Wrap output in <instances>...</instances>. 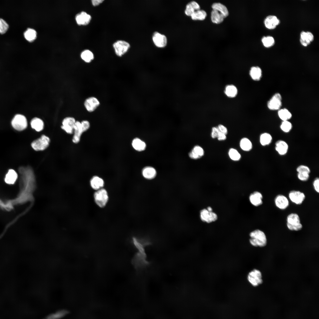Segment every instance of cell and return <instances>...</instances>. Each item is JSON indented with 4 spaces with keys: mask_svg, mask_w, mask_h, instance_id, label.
Segmentation results:
<instances>
[{
    "mask_svg": "<svg viewBox=\"0 0 319 319\" xmlns=\"http://www.w3.org/2000/svg\"><path fill=\"white\" fill-rule=\"evenodd\" d=\"M85 131L81 122L76 121L74 127V134L72 139L73 142L75 144L78 143L80 140L82 134Z\"/></svg>",
    "mask_w": 319,
    "mask_h": 319,
    "instance_id": "9a60e30c",
    "label": "cell"
},
{
    "mask_svg": "<svg viewBox=\"0 0 319 319\" xmlns=\"http://www.w3.org/2000/svg\"><path fill=\"white\" fill-rule=\"evenodd\" d=\"M288 144L283 140H278L275 143V149L281 155L286 154L288 152Z\"/></svg>",
    "mask_w": 319,
    "mask_h": 319,
    "instance_id": "44dd1931",
    "label": "cell"
},
{
    "mask_svg": "<svg viewBox=\"0 0 319 319\" xmlns=\"http://www.w3.org/2000/svg\"><path fill=\"white\" fill-rule=\"evenodd\" d=\"M93 198L95 204L101 208H104L106 205L109 199L108 191L104 188L95 191Z\"/></svg>",
    "mask_w": 319,
    "mask_h": 319,
    "instance_id": "277c9868",
    "label": "cell"
},
{
    "mask_svg": "<svg viewBox=\"0 0 319 319\" xmlns=\"http://www.w3.org/2000/svg\"><path fill=\"white\" fill-rule=\"evenodd\" d=\"M76 121L74 118L73 117H66L63 120L61 128L67 134H72L74 132Z\"/></svg>",
    "mask_w": 319,
    "mask_h": 319,
    "instance_id": "7c38bea8",
    "label": "cell"
},
{
    "mask_svg": "<svg viewBox=\"0 0 319 319\" xmlns=\"http://www.w3.org/2000/svg\"><path fill=\"white\" fill-rule=\"evenodd\" d=\"M274 203L276 206L281 210H284L289 206V202L287 198L282 194L276 196L274 199Z\"/></svg>",
    "mask_w": 319,
    "mask_h": 319,
    "instance_id": "2e32d148",
    "label": "cell"
},
{
    "mask_svg": "<svg viewBox=\"0 0 319 319\" xmlns=\"http://www.w3.org/2000/svg\"><path fill=\"white\" fill-rule=\"evenodd\" d=\"M238 92L237 87L233 84H229L225 87L224 93L228 97L233 98L235 97L237 95Z\"/></svg>",
    "mask_w": 319,
    "mask_h": 319,
    "instance_id": "484cf974",
    "label": "cell"
},
{
    "mask_svg": "<svg viewBox=\"0 0 319 319\" xmlns=\"http://www.w3.org/2000/svg\"><path fill=\"white\" fill-rule=\"evenodd\" d=\"M133 244L138 250L131 260V263L137 270L147 267L150 263L147 260V255L144 248L146 246L143 242L139 240L135 241Z\"/></svg>",
    "mask_w": 319,
    "mask_h": 319,
    "instance_id": "7a4b0ae2",
    "label": "cell"
},
{
    "mask_svg": "<svg viewBox=\"0 0 319 319\" xmlns=\"http://www.w3.org/2000/svg\"><path fill=\"white\" fill-rule=\"evenodd\" d=\"M241 148L245 151H249L252 149L253 146L251 141L248 138L244 137L242 139L240 143Z\"/></svg>",
    "mask_w": 319,
    "mask_h": 319,
    "instance_id": "1f68e13d",
    "label": "cell"
},
{
    "mask_svg": "<svg viewBox=\"0 0 319 319\" xmlns=\"http://www.w3.org/2000/svg\"><path fill=\"white\" fill-rule=\"evenodd\" d=\"M63 315V314L62 312L61 313L59 312L57 314H55L54 315H52L48 317L45 319H57L62 316Z\"/></svg>",
    "mask_w": 319,
    "mask_h": 319,
    "instance_id": "816d5d0a",
    "label": "cell"
},
{
    "mask_svg": "<svg viewBox=\"0 0 319 319\" xmlns=\"http://www.w3.org/2000/svg\"><path fill=\"white\" fill-rule=\"evenodd\" d=\"M131 145L134 149L138 152L144 151L147 147L145 142L138 137L132 139Z\"/></svg>",
    "mask_w": 319,
    "mask_h": 319,
    "instance_id": "603a6c76",
    "label": "cell"
},
{
    "mask_svg": "<svg viewBox=\"0 0 319 319\" xmlns=\"http://www.w3.org/2000/svg\"><path fill=\"white\" fill-rule=\"evenodd\" d=\"M286 221L287 223L291 225H295L301 223L299 216L295 213L289 214L287 217Z\"/></svg>",
    "mask_w": 319,
    "mask_h": 319,
    "instance_id": "4dcf8cb0",
    "label": "cell"
},
{
    "mask_svg": "<svg viewBox=\"0 0 319 319\" xmlns=\"http://www.w3.org/2000/svg\"><path fill=\"white\" fill-rule=\"evenodd\" d=\"M32 128L37 132L42 131L44 127V123L41 119L38 117L33 118L30 122Z\"/></svg>",
    "mask_w": 319,
    "mask_h": 319,
    "instance_id": "d4e9b609",
    "label": "cell"
},
{
    "mask_svg": "<svg viewBox=\"0 0 319 319\" xmlns=\"http://www.w3.org/2000/svg\"><path fill=\"white\" fill-rule=\"evenodd\" d=\"M81 57L84 61L87 63L90 62L94 58L93 53L88 50L83 51L81 53Z\"/></svg>",
    "mask_w": 319,
    "mask_h": 319,
    "instance_id": "74e56055",
    "label": "cell"
},
{
    "mask_svg": "<svg viewBox=\"0 0 319 319\" xmlns=\"http://www.w3.org/2000/svg\"><path fill=\"white\" fill-rule=\"evenodd\" d=\"M9 26L7 22L3 19L0 18V34L5 33L8 30Z\"/></svg>",
    "mask_w": 319,
    "mask_h": 319,
    "instance_id": "b9f144b4",
    "label": "cell"
},
{
    "mask_svg": "<svg viewBox=\"0 0 319 319\" xmlns=\"http://www.w3.org/2000/svg\"><path fill=\"white\" fill-rule=\"evenodd\" d=\"M288 195L290 201L292 203L297 205L302 204L305 198V194L299 191H291L289 193Z\"/></svg>",
    "mask_w": 319,
    "mask_h": 319,
    "instance_id": "9c48e42d",
    "label": "cell"
},
{
    "mask_svg": "<svg viewBox=\"0 0 319 319\" xmlns=\"http://www.w3.org/2000/svg\"><path fill=\"white\" fill-rule=\"evenodd\" d=\"M263 196L260 192L255 191L251 193L249 197L251 203L253 206H258L263 204Z\"/></svg>",
    "mask_w": 319,
    "mask_h": 319,
    "instance_id": "d6986e66",
    "label": "cell"
},
{
    "mask_svg": "<svg viewBox=\"0 0 319 319\" xmlns=\"http://www.w3.org/2000/svg\"><path fill=\"white\" fill-rule=\"evenodd\" d=\"M157 171L153 167L149 166L144 167L142 170L141 173L143 177L147 180H152L157 175Z\"/></svg>",
    "mask_w": 319,
    "mask_h": 319,
    "instance_id": "ffe728a7",
    "label": "cell"
},
{
    "mask_svg": "<svg viewBox=\"0 0 319 319\" xmlns=\"http://www.w3.org/2000/svg\"><path fill=\"white\" fill-rule=\"evenodd\" d=\"M100 104L98 99L95 97H90L87 98L84 102V106L87 111L92 112L95 111Z\"/></svg>",
    "mask_w": 319,
    "mask_h": 319,
    "instance_id": "8fae6325",
    "label": "cell"
},
{
    "mask_svg": "<svg viewBox=\"0 0 319 319\" xmlns=\"http://www.w3.org/2000/svg\"><path fill=\"white\" fill-rule=\"evenodd\" d=\"M213 9L217 10L221 13L224 18L229 15V12L227 7L220 3H214L212 5Z\"/></svg>",
    "mask_w": 319,
    "mask_h": 319,
    "instance_id": "f1b7e54d",
    "label": "cell"
},
{
    "mask_svg": "<svg viewBox=\"0 0 319 319\" xmlns=\"http://www.w3.org/2000/svg\"><path fill=\"white\" fill-rule=\"evenodd\" d=\"M272 137L271 135L268 133L262 134L260 137V142L263 146H265L269 145L271 142Z\"/></svg>",
    "mask_w": 319,
    "mask_h": 319,
    "instance_id": "d6a6232c",
    "label": "cell"
},
{
    "mask_svg": "<svg viewBox=\"0 0 319 319\" xmlns=\"http://www.w3.org/2000/svg\"><path fill=\"white\" fill-rule=\"evenodd\" d=\"M296 171L298 173L304 172L310 174V170L309 167L304 165L298 166L296 168Z\"/></svg>",
    "mask_w": 319,
    "mask_h": 319,
    "instance_id": "ee69618b",
    "label": "cell"
},
{
    "mask_svg": "<svg viewBox=\"0 0 319 319\" xmlns=\"http://www.w3.org/2000/svg\"><path fill=\"white\" fill-rule=\"evenodd\" d=\"M200 216L202 221L207 223L215 221L217 219V215L215 213L209 211L206 209H204L201 211Z\"/></svg>",
    "mask_w": 319,
    "mask_h": 319,
    "instance_id": "5bb4252c",
    "label": "cell"
},
{
    "mask_svg": "<svg viewBox=\"0 0 319 319\" xmlns=\"http://www.w3.org/2000/svg\"><path fill=\"white\" fill-rule=\"evenodd\" d=\"M18 171L26 187L24 199L25 200L30 199L35 186V177L33 170L30 167L27 166L19 167Z\"/></svg>",
    "mask_w": 319,
    "mask_h": 319,
    "instance_id": "6da1fadb",
    "label": "cell"
},
{
    "mask_svg": "<svg viewBox=\"0 0 319 319\" xmlns=\"http://www.w3.org/2000/svg\"><path fill=\"white\" fill-rule=\"evenodd\" d=\"M263 45L267 48L271 47L274 44L275 40L272 36H268L263 37L261 39Z\"/></svg>",
    "mask_w": 319,
    "mask_h": 319,
    "instance_id": "ab89813d",
    "label": "cell"
},
{
    "mask_svg": "<svg viewBox=\"0 0 319 319\" xmlns=\"http://www.w3.org/2000/svg\"><path fill=\"white\" fill-rule=\"evenodd\" d=\"M217 138L218 140L221 141L225 140L226 139L227 137L226 135L219 131Z\"/></svg>",
    "mask_w": 319,
    "mask_h": 319,
    "instance_id": "f5cc1de1",
    "label": "cell"
},
{
    "mask_svg": "<svg viewBox=\"0 0 319 319\" xmlns=\"http://www.w3.org/2000/svg\"><path fill=\"white\" fill-rule=\"evenodd\" d=\"M203 148L198 145L195 146L189 153V156L191 159L196 160L200 158L204 154Z\"/></svg>",
    "mask_w": 319,
    "mask_h": 319,
    "instance_id": "cb8c5ba5",
    "label": "cell"
},
{
    "mask_svg": "<svg viewBox=\"0 0 319 319\" xmlns=\"http://www.w3.org/2000/svg\"><path fill=\"white\" fill-rule=\"evenodd\" d=\"M281 97L279 93L275 94L268 102L267 107L271 110H276L281 106Z\"/></svg>",
    "mask_w": 319,
    "mask_h": 319,
    "instance_id": "4fadbf2b",
    "label": "cell"
},
{
    "mask_svg": "<svg viewBox=\"0 0 319 319\" xmlns=\"http://www.w3.org/2000/svg\"><path fill=\"white\" fill-rule=\"evenodd\" d=\"M300 35V39L306 41L309 44L314 40V37L313 34L309 31L305 32L302 31L301 32Z\"/></svg>",
    "mask_w": 319,
    "mask_h": 319,
    "instance_id": "d590c367",
    "label": "cell"
},
{
    "mask_svg": "<svg viewBox=\"0 0 319 319\" xmlns=\"http://www.w3.org/2000/svg\"><path fill=\"white\" fill-rule=\"evenodd\" d=\"M211 17L212 22L217 24L222 22L224 18V16L219 12L213 9L211 12Z\"/></svg>",
    "mask_w": 319,
    "mask_h": 319,
    "instance_id": "f546056e",
    "label": "cell"
},
{
    "mask_svg": "<svg viewBox=\"0 0 319 319\" xmlns=\"http://www.w3.org/2000/svg\"><path fill=\"white\" fill-rule=\"evenodd\" d=\"M91 18L89 15L85 12H82L77 15L76 20L79 25H87L89 23Z\"/></svg>",
    "mask_w": 319,
    "mask_h": 319,
    "instance_id": "7402d4cb",
    "label": "cell"
},
{
    "mask_svg": "<svg viewBox=\"0 0 319 319\" xmlns=\"http://www.w3.org/2000/svg\"><path fill=\"white\" fill-rule=\"evenodd\" d=\"M280 128L283 132L288 133L291 130L292 125L288 121H283L280 125Z\"/></svg>",
    "mask_w": 319,
    "mask_h": 319,
    "instance_id": "60d3db41",
    "label": "cell"
},
{
    "mask_svg": "<svg viewBox=\"0 0 319 319\" xmlns=\"http://www.w3.org/2000/svg\"><path fill=\"white\" fill-rule=\"evenodd\" d=\"M195 11L194 8L189 2L186 5L185 10V14L188 16H191Z\"/></svg>",
    "mask_w": 319,
    "mask_h": 319,
    "instance_id": "7bdbcfd3",
    "label": "cell"
},
{
    "mask_svg": "<svg viewBox=\"0 0 319 319\" xmlns=\"http://www.w3.org/2000/svg\"><path fill=\"white\" fill-rule=\"evenodd\" d=\"M278 114L279 118L283 121H288L292 117L291 113L286 109L280 110L278 112Z\"/></svg>",
    "mask_w": 319,
    "mask_h": 319,
    "instance_id": "8d00e7d4",
    "label": "cell"
},
{
    "mask_svg": "<svg viewBox=\"0 0 319 319\" xmlns=\"http://www.w3.org/2000/svg\"><path fill=\"white\" fill-rule=\"evenodd\" d=\"M279 19L275 15H269L266 17L264 20L265 27L269 29H275L280 23Z\"/></svg>",
    "mask_w": 319,
    "mask_h": 319,
    "instance_id": "ac0fdd59",
    "label": "cell"
},
{
    "mask_svg": "<svg viewBox=\"0 0 319 319\" xmlns=\"http://www.w3.org/2000/svg\"><path fill=\"white\" fill-rule=\"evenodd\" d=\"M207 210H208V211H212V208H211V207H210V206H209V207H207Z\"/></svg>",
    "mask_w": 319,
    "mask_h": 319,
    "instance_id": "9f6ffc18",
    "label": "cell"
},
{
    "mask_svg": "<svg viewBox=\"0 0 319 319\" xmlns=\"http://www.w3.org/2000/svg\"><path fill=\"white\" fill-rule=\"evenodd\" d=\"M249 242L252 246L263 247L267 244V239L265 233L262 231L257 229L250 232Z\"/></svg>",
    "mask_w": 319,
    "mask_h": 319,
    "instance_id": "3957f363",
    "label": "cell"
},
{
    "mask_svg": "<svg viewBox=\"0 0 319 319\" xmlns=\"http://www.w3.org/2000/svg\"><path fill=\"white\" fill-rule=\"evenodd\" d=\"M190 2L194 8L195 11L200 9V6L196 2L192 1Z\"/></svg>",
    "mask_w": 319,
    "mask_h": 319,
    "instance_id": "db71d44e",
    "label": "cell"
},
{
    "mask_svg": "<svg viewBox=\"0 0 319 319\" xmlns=\"http://www.w3.org/2000/svg\"><path fill=\"white\" fill-rule=\"evenodd\" d=\"M82 126L85 131H87L90 127V123L87 120H83L81 122Z\"/></svg>",
    "mask_w": 319,
    "mask_h": 319,
    "instance_id": "681fc988",
    "label": "cell"
},
{
    "mask_svg": "<svg viewBox=\"0 0 319 319\" xmlns=\"http://www.w3.org/2000/svg\"><path fill=\"white\" fill-rule=\"evenodd\" d=\"M152 41L155 45L158 48H163L167 44V39L165 35L157 32H154L152 35Z\"/></svg>",
    "mask_w": 319,
    "mask_h": 319,
    "instance_id": "30bf717a",
    "label": "cell"
},
{
    "mask_svg": "<svg viewBox=\"0 0 319 319\" xmlns=\"http://www.w3.org/2000/svg\"><path fill=\"white\" fill-rule=\"evenodd\" d=\"M219 131L221 132L226 135L228 133V130L227 128L222 124H220L218 125V127Z\"/></svg>",
    "mask_w": 319,
    "mask_h": 319,
    "instance_id": "f907efd6",
    "label": "cell"
},
{
    "mask_svg": "<svg viewBox=\"0 0 319 319\" xmlns=\"http://www.w3.org/2000/svg\"><path fill=\"white\" fill-rule=\"evenodd\" d=\"M12 127L18 131H22L25 129L27 126V120L26 117L21 114H17L13 117L11 121Z\"/></svg>",
    "mask_w": 319,
    "mask_h": 319,
    "instance_id": "8992f818",
    "label": "cell"
},
{
    "mask_svg": "<svg viewBox=\"0 0 319 319\" xmlns=\"http://www.w3.org/2000/svg\"><path fill=\"white\" fill-rule=\"evenodd\" d=\"M207 16L206 12L203 10L199 9L194 12L191 16L192 19L194 20H202Z\"/></svg>",
    "mask_w": 319,
    "mask_h": 319,
    "instance_id": "836d02e7",
    "label": "cell"
},
{
    "mask_svg": "<svg viewBox=\"0 0 319 319\" xmlns=\"http://www.w3.org/2000/svg\"><path fill=\"white\" fill-rule=\"evenodd\" d=\"M50 141L49 138L43 134L39 138L33 141L31 143V146L35 151H43L48 147Z\"/></svg>",
    "mask_w": 319,
    "mask_h": 319,
    "instance_id": "5b68a950",
    "label": "cell"
},
{
    "mask_svg": "<svg viewBox=\"0 0 319 319\" xmlns=\"http://www.w3.org/2000/svg\"><path fill=\"white\" fill-rule=\"evenodd\" d=\"M287 226L289 230L293 231L300 230L302 228V225L301 223L295 225H291L287 223Z\"/></svg>",
    "mask_w": 319,
    "mask_h": 319,
    "instance_id": "f6af8a7d",
    "label": "cell"
},
{
    "mask_svg": "<svg viewBox=\"0 0 319 319\" xmlns=\"http://www.w3.org/2000/svg\"><path fill=\"white\" fill-rule=\"evenodd\" d=\"M313 185L315 190L318 193H319V179L316 178L314 180Z\"/></svg>",
    "mask_w": 319,
    "mask_h": 319,
    "instance_id": "c3c4849f",
    "label": "cell"
},
{
    "mask_svg": "<svg viewBox=\"0 0 319 319\" xmlns=\"http://www.w3.org/2000/svg\"><path fill=\"white\" fill-rule=\"evenodd\" d=\"M297 177L300 180L302 181H306L309 179L310 175L309 174L307 173H298Z\"/></svg>",
    "mask_w": 319,
    "mask_h": 319,
    "instance_id": "bcb514c9",
    "label": "cell"
},
{
    "mask_svg": "<svg viewBox=\"0 0 319 319\" xmlns=\"http://www.w3.org/2000/svg\"><path fill=\"white\" fill-rule=\"evenodd\" d=\"M18 175L16 172L12 169H10L5 175L4 180L8 184H13L16 181Z\"/></svg>",
    "mask_w": 319,
    "mask_h": 319,
    "instance_id": "83f0119b",
    "label": "cell"
},
{
    "mask_svg": "<svg viewBox=\"0 0 319 319\" xmlns=\"http://www.w3.org/2000/svg\"><path fill=\"white\" fill-rule=\"evenodd\" d=\"M230 158L232 160L238 161L241 159V155L238 151L235 149L231 148L228 152Z\"/></svg>",
    "mask_w": 319,
    "mask_h": 319,
    "instance_id": "f35d334b",
    "label": "cell"
},
{
    "mask_svg": "<svg viewBox=\"0 0 319 319\" xmlns=\"http://www.w3.org/2000/svg\"><path fill=\"white\" fill-rule=\"evenodd\" d=\"M91 187L95 191L103 188L105 181L103 179L98 175L92 177L90 180Z\"/></svg>",
    "mask_w": 319,
    "mask_h": 319,
    "instance_id": "e0dca14e",
    "label": "cell"
},
{
    "mask_svg": "<svg viewBox=\"0 0 319 319\" xmlns=\"http://www.w3.org/2000/svg\"><path fill=\"white\" fill-rule=\"evenodd\" d=\"M219 131V130L217 127H213L212 128V131L211 134V137L213 139L217 138Z\"/></svg>",
    "mask_w": 319,
    "mask_h": 319,
    "instance_id": "7dc6e473",
    "label": "cell"
},
{
    "mask_svg": "<svg viewBox=\"0 0 319 319\" xmlns=\"http://www.w3.org/2000/svg\"><path fill=\"white\" fill-rule=\"evenodd\" d=\"M249 75L253 80L259 81L261 79L262 75L261 69L258 66H252L250 70Z\"/></svg>",
    "mask_w": 319,
    "mask_h": 319,
    "instance_id": "4316f807",
    "label": "cell"
},
{
    "mask_svg": "<svg viewBox=\"0 0 319 319\" xmlns=\"http://www.w3.org/2000/svg\"><path fill=\"white\" fill-rule=\"evenodd\" d=\"M103 1H104L103 0H92V4L94 6L99 5Z\"/></svg>",
    "mask_w": 319,
    "mask_h": 319,
    "instance_id": "11a10c76",
    "label": "cell"
},
{
    "mask_svg": "<svg viewBox=\"0 0 319 319\" xmlns=\"http://www.w3.org/2000/svg\"><path fill=\"white\" fill-rule=\"evenodd\" d=\"M37 33L35 30L31 28H28L24 33L25 39L30 42H32L36 38Z\"/></svg>",
    "mask_w": 319,
    "mask_h": 319,
    "instance_id": "e575fe53",
    "label": "cell"
},
{
    "mask_svg": "<svg viewBox=\"0 0 319 319\" xmlns=\"http://www.w3.org/2000/svg\"><path fill=\"white\" fill-rule=\"evenodd\" d=\"M247 279L249 282L254 287L258 286L263 282L261 273L256 269H253L249 273Z\"/></svg>",
    "mask_w": 319,
    "mask_h": 319,
    "instance_id": "52a82bcc",
    "label": "cell"
},
{
    "mask_svg": "<svg viewBox=\"0 0 319 319\" xmlns=\"http://www.w3.org/2000/svg\"><path fill=\"white\" fill-rule=\"evenodd\" d=\"M116 54L119 56H121L128 51L130 47L129 43L123 40H118L113 44Z\"/></svg>",
    "mask_w": 319,
    "mask_h": 319,
    "instance_id": "ba28073f",
    "label": "cell"
}]
</instances>
